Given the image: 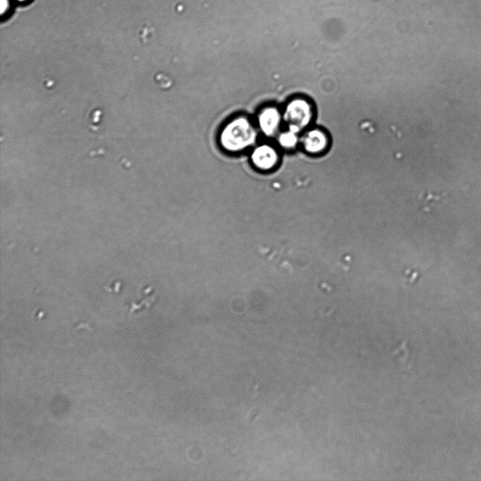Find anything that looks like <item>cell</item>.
I'll list each match as a JSON object with an SVG mask.
<instances>
[{"instance_id":"1","label":"cell","mask_w":481,"mask_h":481,"mask_svg":"<svg viewBox=\"0 0 481 481\" xmlns=\"http://www.w3.org/2000/svg\"><path fill=\"white\" fill-rule=\"evenodd\" d=\"M255 138V130L249 120L238 118L225 127L220 135V142L227 150L235 151L251 145Z\"/></svg>"},{"instance_id":"2","label":"cell","mask_w":481,"mask_h":481,"mask_svg":"<svg viewBox=\"0 0 481 481\" xmlns=\"http://www.w3.org/2000/svg\"><path fill=\"white\" fill-rule=\"evenodd\" d=\"M312 115V108L308 102L304 99H295L287 106L284 120L289 130L297 133L309 124Z\"/></svg>"},{"instance_id":"3","label":"cell","mask_w":481,"mask_h":481,"mask_svg":"<svg viewBox=\"0 0 481 481\" xmlns=\"http://www.w3.org/2000/svg\"><path fill=\"white\" fill-rule=\"evenodd\" d=\"M251 159L254 164L261 170H269L275 165L277 161V155L271 146L262 145L252 153Z\"/></svg>"},{"instance_id":"4","label":"cell","mask_w":481,"mask_h":481,"mask_svg":"<svg viewBox=\"0 0 481 481\" xmlns=\"http://www.w3.org/2000/svg\"><path fill=\"white\" fill-rule=\"evenodd\" d=\"M303 146L310 154H320L327 149V137L322 130H311L303 138Z\"/></svg>"},{"instance_id":"5","label":"cell","mask_w":481,"mask_h":481,"mask_svg":"<svg viewBox=\"0 0 481 481\" xmlns=\"http://www.w3.org/2000/svg\"><path fill=\"white\" fill-rule=\"evenodd\" d=\"M258 122L262 131L266 135H272L279 126L280 114L275 108H266L260 113Z\"/></svg>"},{"instance_id":"6","label":"cell","mask_w":481,"mask_h":481,"mask_svg":"<svg viewBox=\"0 0 481 481\" xmlns=\"http://www.w3.org/2000/svg\"><path fill=\"white\" fill-rule=\"evenodd\" d=\"M296 134V132L289 130L288 132L282 134L279 137L280 144L285 148L294 146L297 142V137Z\"/></svg>"},{"instance_id":"7","label":"cell","mask_w":481,"mask_h":481,"mask_svg":"<svg viewBox=\"0 0 481 481\" xmlns=\"http://www.w3.org/2000/svg\"><path fill=\"white\" fill-rule=\"evenodd\" d=\"M8 6V0H1V13H3L5 10L7 9Z\"/></svg>"},{"instance_id":"8","label":"cell","mask_w":481,"mask_h":481,"mask_svg":"<svg viewBox=\"0 0 481 481\" xmlns=\"http://www.w3.org/2000/svg\"><path fill=\"white\" fill-rule=\"evenodd\" d=\"M18 1H25V0H18Z\"/></svg>"}]
</instances>
